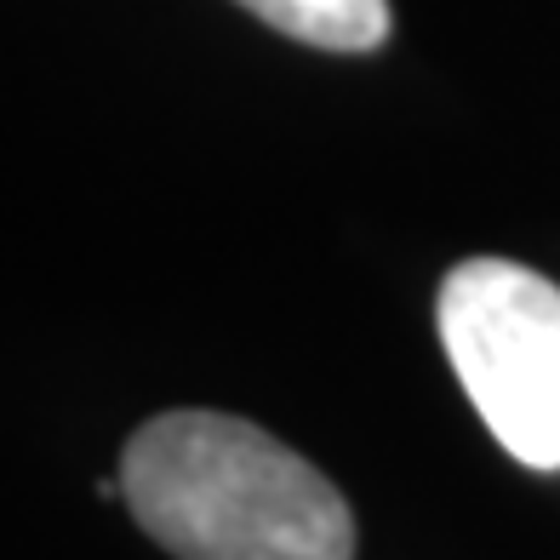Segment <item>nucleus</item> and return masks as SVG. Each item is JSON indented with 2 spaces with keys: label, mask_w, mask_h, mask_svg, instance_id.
Masks as SVG:
<instances>
[{
  "label": "nucleus",
  "mask_w": 560,
  "mask_h": 560,
  "mask_svg": "<svg viewBox=\"0 0 560 560\" xmlns=\"http://www.w3.org/2000/svg\"><path fill=\"white\" fill-rule=\"evenodd\" d=\"M120 498L177 560H354V515L310 457L229 412L149 418Z\"/></svg>",
  "instance_id": "obj_1"
},
{
  "label": "nucleus",
  "mask_w": 560,
  "mask_h": 560,
  "mask_svg": "<svg viewBox=\"0 0 560 560\" xmlns=\"http://www.w3.org/2000/svg\"><path fill=\"white\" fill-rule=\"evenodd\" d=\"M435 326L480 423L515 464L560 469V287L509 258H469L441 280Z\"/></svg>",
  "instance_id": "obj_2"
},
{
  "label": "nucleus",
  "mask_w": 560,
  "mask_h": 560,
  "mask_svg": "<svg viewBox=\"0 0 560 560\" xmlns=\"http://www.w3.org/2000/svg\"><path fill=\"white\" fill-rule=\"evenodd\" d=\"M269 30L326 46V52H372L389 40V0H241Z\"/></svg>",
  "instance_id": "obj_3"
}]
</instances>
